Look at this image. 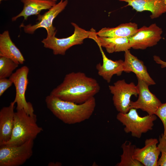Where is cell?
Listing matches in <instances>:
<instances>
[{
  "label": "cell",
  "instance_id": "6da1fadb",
  "mask_svg": "<svg viewBox=\"0 0 166 166\" xmlns=\"http://www.w3.org/2000/svg\"><path fill=\"white\" fill-rule=\"evenodd\" d=\"M100 89L95 79L82 72H72L65 75L63 81L50 94L63 100L80 104L94 97Z\"/></svg>",
  "mask_w": 166,
  "mask_h": 166
},
{
  "label": "cell",
  "instance_id": "7a4b0ae2",
  "mask_svg": "<svg viewBox=\"0 0 166 166\" xmlns=\"http://www.w3.org/2000/svg\"><path fill=\"white\" fill-rule=\"evenodd\" d=\"M45 102L48 109L57 118L69 124L78 123L88 119L93 114L96 106L94 97L82 104L61 100L49 94Z\"/></svg>",
  "mask_w": 166,
  "mask_h": 166
},
{
  "label": "cell",
  "instance_id": "3957f363",
  "mask_svg": "<svg viewBox=\"0 0 166 166\" xmlns=\"http://www.w3.org/2000/svg\"><path fill=\"white\" fill-rule=\"evenodd\" d=\"M37 121L35 114H29L23 109L17 110L15 112L14 123L11 138L2 144L18 145L30 140H34L43 131L42 128L38 125Z\"/></svg>",
  "mask_w": 166,
  "mask_h": 166
},
{
  "label": "cell",
  "instance_id": "277c9868",
  "mask_svg": "<svg viewBox=\"0 0 166 166\" xmlns=\"http://www.w3.org/2000/svg\"><path fill=\"white\" fill-rule=\"evenodd\" d=\"M136 109L132 108L127 113H119L117 119L125 126L124 131L126 133L130 132L132 136L140 138L142 134L152 129L157 116L155 114H148L141 117Z\"/></svg>",
  "mask_w": 166,
  "mask_h": 166
},
{
  "label": "cell",
  "instance_id": "5b68a950",
  "mask_svg": "<svg viewBox=\"0 0 166 166\" xmlns=\"http://www.w3.org/2000/svg\"><path fill=\"white\" fill-rule=\"evenodd\" d=\"M74 28L73 34L65 38H59L55 36L56 34L52 36H47L42 41L44 46L51 49L55 55H64L66 51L72 46L81 45L84 40L89 38L91 30L87 31L80 27L77 24L71 23Z\"/></svg>",
  "mask_w": 166,
  "mask_h": 166
},
{
  "label": "cell",
  "instance_id": "8992f818",
  "mask_svg": "<svg viewBox=\"0 0 166 166\" xmlns=\"http://www.w3.org/2000/svg\"><path fill=\"white\" fill-rule=\"evenodd\" d=\"M34 140L18 145H0V166H19L32 156Z\"/></svg>",
  "mask_w": 166,
  "mask_h": 166
},
{
  "label": "cell",
  "instance_id": "52a82bcc",
  "mask_svg": "<svg viewBox=\"0 0 166 166\" xmlns=\"http://www.w3.org/2000/svg\"><path fill=\"white\" fill-rule=\"evenodd\" d=\"M109 88L113 95V103L117 111L124 113L128 112L130 109L131 96L138 95L137 85L133 82L128 83L124 80H121L109 85Z\"/></svg>",
  "mask_w": 166,
  "mask_h": 166
},
{
  "label": "cell",
  "instance_id": "ba28073f",
  "mask_svg": "<svg viewBox=\"0 0 166 166\" xmlns=\"http://www.w3.org/2000/svg\"><path fill=\"white\" fill-rule=\"evenodd\" d=\"M29 68L25 65L18 69L11 75L9 78L14 85L16 95L14 102L17 104L16 110L23 109L27 114L33 115L34 110L31 103L27 102L25 93L29 81L28 75Z\"/></svg>",
  "mask_w": 166,
  "mask_h": 166
},
{
  "label": "cell",
  "instance_id": "9c48e42d",
  "mask_svg": "<svg viewBox=\"0 0 166 166\" xmlns=\"http://www.w3.org/2000/svg\"><path fill=\"white\" fill-rule=\"evenodd\" d=\"M68 2L67 0H61L43 15L38 14L37 19L38 22L35 24L33 25L31 24L25 25L22 23L20 27L23 28L25 33L28 34H33L37 29L42 28L46 30L47 36L56 34L57 30L53 25V21L65 9Z\"/></svg>",
  "mask_w": 166,
  "mask_h": 166
},
{
  "label": "cell",
  "instance_id": "30bf717a",
  "mask_svg": "<svg viewBox=\"0 0 166 166\" xmlns=\"http://www.w3.org/2000/svg\"><path fill=\"white\" fill-rule=\"evenodd\" d=\"M163 31L155 23L144 26L129 38V44L134 49H144L156 45L161 39Z\"/></svg>",
  "mask_w": 166,
  "mask_h": 166
},
{
  "label": "cell",
  "instance_id": "8fae6325",
  "mask_svg": "<svg viewBox=\"0 0 166 166\" xmlns=\"http://www.w3.org/2000/svg\"><path fill=\"white\" fill-rule=\"evenodd\" d=\"M137 85L138 90V97L135 101H131L130 109H140L146 112L148 114L155 113L162 103L152 93L148 88L149 85L144 81L137 78Z\"/></svg>",
  "mask_w": 166,
  "mask_h": 166
},
{
  "label": "cell",
  "instance_id": "7c38bea8",
  "mask_svg": "<svg viewBox=\"0 0 166 166\" xmlns=\"http://www.w3.org/2000/svg\"><path fill=\"white\" fill-rule=\"evenodd\" d=\"M159 141L156 138L147 139L144 146L136 148L133 157L145 166H158L157 162L160 152L157 145Z\"/></svg>",
  "mask_w": 166,
  "mask_h": 166
},
{
  "label": "cell",
  "instance_id": "4fadbf2b",
  "mask_svg": "<svg viewBox=\"0 0 166 166\" xmlns=\"http://www.w3.org/2000/svg\"><path fill=\"white\" fill-rule=\"evenodd\" d=\"M102 58V64L99 63L96 65L98 75L108 83H109L113 76L121 75L124 72V61L121 60L113 61L109 59L106 55L102 47L98 45Z\"/></svg>",
  "mask_w": 166,
  "mask_h": 166
},
{
  "label": "cell",
  "instance_id": "5bb4252c",
  "mask_svg": "<svg viewBox=\"0 0 166 166\" xmlns=\"http://www.w3.org/2000/svg\"><path fill=\"white\" fill-rule=\"evenodd\" d=\"M124 72H133L137 78L144 81L149 85L156 84L148 73L144 62L132 55L129 50L124 52Z\"/></svg>",
  "mask_w": 166,
  "mask_h": 166
},
{
  "label": "cell",
  "instance_id": "9a60e30c",
  "mask_svg": "<svg viewBox=\"0 0 166 166\" xmlns=\"http://www.w3.org/2000/svg\"><path fill=\"white\" fill-rule=\"evenodd\" d=\"M91 30L89 38L94 41L98 45L105 48L109 53L125 52L131 48L128 38L101 37L96 35V31L93 29Z\"/></svg>",
  "mask_w": 166,
  "mask_h": 166
},
{
  "label": "cell",
  "instance_id": "2e32d148",
  "mask_svg": "<svg viewBox=\"0 0 166 166\" xmlns=\"http://www.w3.org/2000/svg\"><path fill=\"white\" fill-rule=\"evenodd\" d=\"M15 103L2 108L0 111V145L10 139L14 123V109Z\"/></svg>",
  "mask_w": 166,
  "mask_h": 166
},
{
  "label": "cell",
  "instance_id": "e0dca14e",
  "mask_svg": "<svg viewBox=\"0 0 166 166\" xmlns=\"http://www.w3.org/2000/svg\"><path fill=\"white\" fill-rule=\"evenodd\" d=\"M127 3L137 12L145 11L151 12L150 18L154 19L166 12L165 0H118Z\"/></svg>",
  "mask_w": 166,
  "mask_h": 166
},
{
  "label": "cell",
  "instance_id": "ac0fdd59",
  "mask_svg": "<svg viewBox=\"0 0 166 166\" xmlns=\"http://www.w3.org/2000/svg\"><path fill=\"white\" fill-rule=\"evenodd\" d=\"M0 56L12 60L18 64H22L25 58L19 49L12 42L8 31L0 34Z\"/></svg>",
  "mask_w": 166,
  "mask_h": 166
},
{
  "label": "cell",
  "instance_id": "d6986e66",
  "mask_svg": "<svg viewBox=\"0 0 166 166\" xmlns=\"http://www.w3.org/2000/svg\"><path fill=\"white\" fill-rule=\"evenodd\" d=\"M21 1L23 4V9L18 15L12 18V21L21 17L26 20L29 16L38 15L42 10H49L56 4L55 2L42 0H21Z\"/></svg>",
  "mask_w": 166,
  "mask_h": 166
},
{
  "label": "cell",
  "instance_id": "ffe728a7",
  "mask_svg": "<svg viewBox=\"0 0 166 166\" xmlns=\"http://www.w3.org/2000/svg\"><path fill=\"white\" fill-rule=\"evenodd\" d=\"M138 29L137 24L135 23L129 22L122 23L115 27H104L97 32V36L103 37H127L133 36Z\"/></svg>",
  "mask_w": 166,
  "mask_h": 166
},
{
  "label": "cell",
  "instance_id": "44dd1931",
  "mask_svg": "<svg viewBox=\"0 0 166 166\" xmlns=\"http://www.w3.org/2000/svg\"><path fill=\"white\" fill-rule=\"evenodd\" d=\"M123 152L121 155L120 161L117 166H143L140 162L134 159L133 156L136 147L130 142L125 141L121 145Z\"/></svg>",
  "mask_w": 166,
  "mask_h": 166
},
{
  "label": "cell",
  "instance_id": "7402d4cb",
  "mask_svg": "<svg viewBox=\"0 0 166 166\" xmlns=\"http://www.w3.org/2000/svg\"><path fill=\"white\" fill-rule=\"evenodd\" d=\"M18 65L10 58L0 56V79L9 77Z\"/></svg>",
  "mask_w": 166,
  "mask_h": 166
},
{
  "label": "cell",
  "instance_id": "603a6c76",
  "mask_svg": "<svg viewBox=\"0 0 166 166\" xmlns=\"http://www.w3.org/2000/svg\"><path fill=\"white\" fill-rule=\"evenodd\" d=\"M159 144L157 145L159 150L161 153V156L158 159V166H166V139L162 134L159 138Z\"/></svg>",
  "mask_w": 166,
  "mask_h": 166
},
{
  "label": "cell",
  "instance_id": "cb8c5ba5",
  "mask_svg": "<svg viewBox=\"0 0 166 166\" xmlns=\"http://www.w3.org/2000/svg\"><path fill=\"white\" fill-rule=\"evenodd\" d=\"M155 114L162 121L164 127L163 135L166 139V103H162L156 110Z\"/></svg>",
  "mask_w": 166,
  "mask_h": 166
},
{
  "label": "cell",
  "instance_id": "d4e9b609",
  "mask_svg": "<svg viewBox=\"0 0 166 166\" xmlns=\"http://www.w3.org/2000/svg\"><path fill=\"white\" fill-rule=\"evenodd\" d=\"M13 83L7 78L0 79V96H1L12 85Z\"/></svg>",
  "mask_w": 166,
  "mask_h": 166
},
{
  "label": "cell",
  "instance_id": "484cf974",
  "mask_svg": "<svg viewBox=\"0 0 166 166\" xmlns=\"http://www.w3.org/2000/svg\"><path fill=\"white\" fill-rule=\"evenodd\" d=\"M153 59L156 63L160 65L161 68H166V62L162 60L159 56L154 55Z\"/></svg>",
  "mask_w": 166,
  "mask_h": 166
},
{
  "label": "cell",
  "instance_id": "4316f807",
  "mask_svg": "<svg viewBox=\"0 0 166 166\" xmlns=\"http://www.w3.org/2000/svg\"><path fill=\"white\" fill-rule=\"evenodd\" d=\"M62 165L61 163L59 162H51L49 163L48 166H60Z\"/></svg>",
  "mask_w": 166,
  "mask_h": 166
},
{
  "label": "cell",
  "instance_id": "83f0119b",
  "mask_svg": "<svg viewBox=\"0 0 166 166\" xmlns=\"http://www.w3.org/2000/svg\"><path fill=\"white\" fill-rule=\"evenodd\" d=\"M42 0L49 1L53 2H56L58 0Z\"/></svg>",
  "mask_w": 166,
  "mask_h": 166
},
{
  "label": "cell",
  "instance_id": "f1b7e54d",
  "mask_svg": "<svg viewBox=\"0 0 166 166\" xmlns=\"http://www.w3.org/2000/svg\"><path fill=\"white\" fill-rule=\"evenodd\" d=\"M165 4L166 6V0H165Z\"/></svg>",
  "mask_w": 166,
  "mask_h": 166
},
{
  "label": "cell",
  "instance_id": "f546056e",
  "mask_svg": "<svg viewBox=\"0 0 166 166\" xmlns=\"http://www.w3.org/2000/svg\"><path fill=\"white\" fill-rule=\"evenodd\" d=\"M3 0H0V2H1Z\"/></svg>",
  "mask_w": 166,
  "mask_h": 166
},
{
  "label": "cell",
  "instance_id": "4dcf8cb0",
  "mask_svg": "<svg viewBox=\"0 0 166 166\" xmlns=\"http://www.w3.org/2000/svg\"></svg>",
  "mask_w": 166,
  "mask_h": 166
}]
</instances>
